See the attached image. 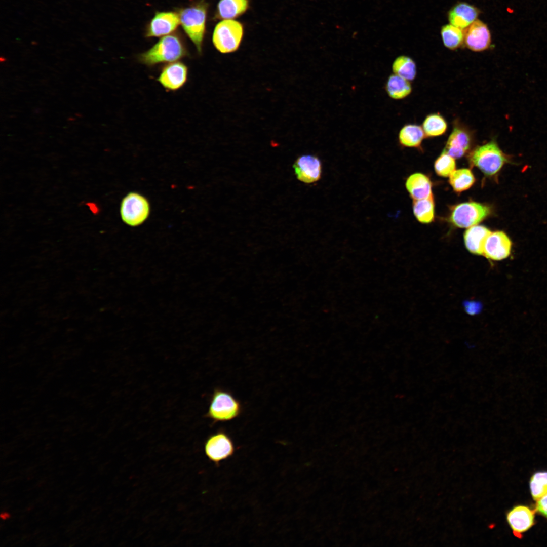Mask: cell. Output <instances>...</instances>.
I'll list each match as a JSON object with an SVG mask.
<instances>
[{"instance_id": "4", "label": "cell", "mask_w": 547, "mask_h": 547, "mask_svg": "<svg viewBox=\"0 0 547 547\" xmlns=\"http://www.w3.org/2000/svg\"><path fill=\"white\" fill-rule=\"evenodd\" d=\"M242 412L241 402L231 393L218 388L214 390L206 416L214 422H225L237 418Z\"/></svg>"}, {"instance_id": "5", "label": "cell", "mask_w": 547, "mask_h": 547, "mask_svg": "<svg viewBox=\"0 0 547 547\" xmlns=\"http://www.w3.org/2000/svg\"><path fill=\"white\" fill-rule=\"evenodd\" d=\"M243 35L242 24L236 20L226 19L219 22L213 31L212 41L220 52L228 53L236 51Z\"/></svg>"}, {"instance_id": "20", "label": "cell", "mask_w": 547, "mask_h": 547, "mask_svg": "<svg viewBox=\"0 0 547 547\" xmlns=\"http://www.w3.org/2000/svg\"><path fill=\"white\" fill-rule=\"evenodd\" d=\"M425 136L422 127L415 124H407L400 130L398 140L402 146L417 148L420 146Z\"/></svg>"}, {"instance_id": "1", "label": "cell", "mask_w": 547, "mask_h": 547, "mask_svg": "<svg viewBox=\"0 0 547 547\" xmlns=\"http://www.w3.org/2000/svg\"><path fill=\"white\" fill-rule=\"evenodd\" d=\"M188 54L180 37L171 34L162 37L155 44L138 56L139 62L148 67L178 61Z\"/></svg>"}, {"instance_id": "14", "label": "cell", "mask_w": 547, "mask_h": 547, "mask_svg": "<svg viewBox=\"0 0 547 547\" xmlns=\"http://www.w3.org/2000/svg\"><path fill=\"white\" fill-rule=\"evenodd\" d=\"M472 143L470 132L462 126L456 125L448 139L443 152L454 159H459L469 150Z\"/></svg>"}, {"instance_id": "9", "label": "cell", "mask_w": 547, "mask_h": 547, "mask_svg": "<svg viewBox=\"0 0 547 547\" xmlns=\"http://www.w3.org/2000/svg\"><path fill=\"white\" fill-rule=\"evenodd\" d=\"M188 74L187 66L182 62L175 61L162 68L157 81L166 90L175 91L185 85Z\"/></svg>"}, {"instance_id": "28", "label": "cell", "mask_w": 547, "mask_h": 547, "mask_svg": "<svg viewBox=\"0 0 547 547\" xmlns=\"http://www.w3.org/2000/svg\"><path fill=\"white\" fill-rule=\"evenodd\" d=\"M455 159L445 152L436 160L434 168L437 174L442 177H448L455 170Z\"/></svg>"}, {"instance_id": "18", "label": "cell", "mask_w": 547, "mask_h": 547, "mask_svg": "<svg viewBox=\"0 0 547 547\" xmlns=\"http://www.w3.org/2000/svg\"><path fill=\"white\" fill-rule=\"evenodd\" d=\"M491 231L482 225H474L469 227L464 233V242L466 248L471 253L483 255L485 241Z\"/></svg>"}, {"instance_id": "25", "label": "cell", "mask_w": 547, "mask_h": 547, "mask_svg": "<svg viewBox=\"0 0 547 547\" xmlns=\"http://www.w3.org/2000/svg\"><path fill=\"white\" fill-rule=\"evenodd\" d=\"M441 34L444 46L449 49L455 50L464 43V32L451 24L442 27Z\"/></svg>"}, {"instance_id": "13", "label": "cell", "mask_w": 547, "mask_h": 547, "mask_svg": "<svg viewBox=\"0 0 547 547\" xmlns=\"http://www.w3.org/2000/svg\"><path fill=\"white\" fill-rule=\"evenodd\" d=\"M180 24L178 13L174 12H159L155 13L148 24L146 37L167 35L174 31Z\"/></svg>"}, {"instance_id": "27", "label": "cell", "mask_w": 547, "mask_h": 547, "mask_svg": "<svg viewBox=\"0 0 547 547\" xmlns=\"http://www.w3.org/2000/svg\"><path fill=\"white\" fill-rule=\"evenodd\" d=\"M530 488L534 500H538L547 494V472L534 474L530 479Z\"/></svg>"}, {"instance_id": "6", "label": "cell", "mask_w": 547, "mask_h": 547, "mask_svg": "<svg viewBox=\"0 0 547 547\" xmlns=\"http://www.w3.org/2000/svg\"><path fill=\"white\" fill-rule=\"evenodd\" d=\"M490 208L475 202L461 203L455 206L449 220L455 226L469 228L476 225L491 213Z\"/></svg>"}, {"instance_id": "8", "label": "cell", "mask_w": 547, "mask_h": 547, "mask_svg": "<svg viewBox=\"0 0 547 547\" xmlns=\"http://www.w3.org/2000/svg\"><path fill=\"white\" fill-rule=\"evenodd\" d=\"M235 450L232 439L223 430L210 435L204 445V451L207 458L217 466L221 461L231 457Z\"/></svg>"}, {"instance_id": "19", "label": "cell", "mask_w": 547, "mask_h": 547, "mask_svg": "<svg viewBox=\"0 0 547 547\" xmlns=\"http://www.w3.org/2000/svg\"><path fill=\"white\" fill-rule=\"evenodd\" d=\"M248 6V0H220L216 16L220 19H231L242 15Z\"/></svg>"}, {"instance_id": "23", "label": "cell", "mask_w": 547, "mask_h": 547, "mask_svg": "<svg viewBox=\"0 0 547 547\" xmlns=\"http://www.w3.org/2000/svg\"><path fill=\"white\" fill-rule=\"evenodd\" d=\"M475 178L471 170L467 168L455 170L449 176V183L453 190L461 192L469 189L475 183Z\"/></svg>"}, {"instance_id": "22", "label": "cell", "mask_w": 547, "mask_h": 547, "mask_svg": "<svg viewBox=\"0 0 547 547\" xmlns=\"http://www.w3.org/2000/svg\"><path fill=\"white\" fill-rule=\"evenodd\" d=\"M413 211L414 216L420 222L422 223L432 222L434 219L433 195L426 199L414 200Z\"/></svg>"}, {"instance_id": "21", "label": "cell", "mask_w": 547, "mask_h": 547, "mask_svg": "<svg viewBox=\"0 0 547 547\" xmlns=\"http://www.w3.org/2000/svg\"><path fill=\"white\" fill-rule=\"evenodd\" d=\"M385 89L389 97L400 100L405 98L411 93L412 87L409 81L392 74L386 81Z\"/></svg>"}, {"instance_id": "3", "label": "cell", "mask_w": 547, "mask_h": 547, "mask_svg": "<svg viewBox=\"0 0 547 547\" xmlns=\"http://www.w3.org/2000/svg\"><path fill=\"white\" fill-rule=\"evenodd\" d=\"M468 159L472 166L487 176L496 174L507 162L506 154L494 141L476 147L471 152Z\"/></svg>"}, {"instance_id": "15", "label": "cell", "mask_w": 547, "mask_h": 547, "mask_svg": "<svg viewBox=\"0 0 547 547\" xmlns=\"http://www.w3.org/2000/svg\"><path fill=\"white\" fill-rule=\"evenodd\" d=\"M479 14V10L474 6L460 2L450 10L448 17L451 24L463 29L476 21Z\"/></svg>"}, {"instance_id": "16", "label": "cell", "mask_w": 547, "mask_h": 547, "mask_svg": "<svg viewBox=\"0 0 547 547\" xmlns=\"http://www.w3.org/2000/svg\"><path fill=\"white\" fill-rule=\"evenodd\" d=\"M506 519L514 534L519 537L534 524V512L526 506H517L507 513Z\"/></svg>"}, {"instance_id": "11", "label": "cell", "mask_w": 547, "mask_h": 547, "mask_svg": "<svg viewBox=\"0 0 547 547\" xmlns=\"http://www.w3.org/2000/svg\"><path fill=\"white\" fill-rule=\"evenodd\" d=\"M293 167L297 179L303 183H312L321 178L322 163L316 155L307 154L299 157Z\"/></svg>"}, {"instance_id": "7", "label": "cell", "mask_w": 547, "mask_h": 547, "mask_svg": "<svg viewBox=\"0 0 547 547\" xmlns=\"http://www.w3.org/2000/svg\"><path fill=\"white\" fill-rule=\"evenodd\" d=\"M120 211L124 222L131 226H137L148 218L150 212L149 204L144 196L131 192L122 200Z\"/></svg>"}, {"instance_id": "26", "label": "cell", "mask_w": 547, "mask_h": 547, "mask_svg": "<svg viewBox=\"0 0 547 547\" xmlns=\"http://www.w3.org/2000/svg\"><path fill=\"white\" fill-rule=\"evenodd\" d=\"M422 129L426 137L438 136L443 135L446 131L447 124L445 119L440 114H431L424 120Z\"/></svg>"}, {"instance_id": "24", "label": "cell", "mask_w": 547, "mask_h": 547, "mask_svg": "<svg viewBox=\"0 0 547 547\" xmlns=\"http://www.w3.org/2000/svg\"><path fill=\"white\" fill-rule=\"evenodd\" d=\"M394 74L409 81H413L416 75L415 62L409 57L401 55L397 57L392 64Z\"/></svg>"}, {"instance_id": "2", "label": "cell", "mask_w": 547, "mask_h": 547, "mask_svg": "<svg viewBox=\"0 0 547 547\" xmlns=\"http://www.w3.org/2000/svg\"><path fill=\"white\" fill-rule=\"evenodd\" d=\"M208 5L201 1L181 9L179 13L180 24L199 54L202 53Z\"/></svg>"}, {"instance_id": "10", "label": "cell", "mask_w": 547, "mask_h": 547, "mask_svg": "<svg viewBox=\"0 0 547 547\" xmlns=\"http://www.w3.org/2000/svg\"><path fill=\"white\" fill-rule=\"evenodd\" d=\"M512 242L503 231L491 232L487 237L483 247V255L489 259L499 261L510 255Z\"/></svg>"}, {"instance_id": "17", "label": "cell", "mask_w": 547, "mask_h": 547, "mask_svg": "<svg viewBox=\"0 0 547 547\" xmlns=\"http://www.w3.org/2000/svg\"><path fill=\"white\" fill-rule=\"evenodd\" d=\"M405 186L413 200L426 199L433 194L431 181L422 173H416L409 176L406 181Z\"/></svg>"}, {"instance_id": "29", "label": "cell", "mask_w": 547, "mask_h": 547, "mask_svg": "<svg viewBox=\"0 0 547 547\" xmlns=\"http://www.w3.org/2000/svg\"><path fill=\"white\" fill-rule=\"evenodd\" d=\"M536 510L547 518V494L538 499L536 504Z\"/></svg>"}, {"instance_id": "12", "label": "cell", "mask_w": 547, "mask_h": 547, "mask_svg": "<svg viewBox=\"0 0 547 547\" xmlns=\"http://www.w3.org/2000/svg\"><path fill=\"white\" fill-rule=\"evenodd\" d=\"M491 36L487 25L480 20L471 24L464 32V43L475 52L484 51L490 46Z\"/></svg>"}]
</instances>
